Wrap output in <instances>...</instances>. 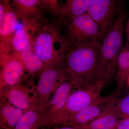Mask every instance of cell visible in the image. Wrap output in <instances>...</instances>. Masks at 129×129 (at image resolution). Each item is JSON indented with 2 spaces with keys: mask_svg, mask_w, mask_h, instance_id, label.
I'll list each match as a JSON object with an SVG mask.
<instances>
[{
  "mask_svg": "<svg viewBox=\"0 0 129 129\" xmlns=\"http://www.w3.org/2000/svg\"><path fill=\"white\" fill-rule=\"evenodd\" d=\"M102 42L69 49L64 63L70 75L84 87L99 80V62Z\"/></svg>",
  "mask_w": 129,
  "mask_h": 129,
  "instance_id": "6da1fadb",
  "label": "cell"
},
{
  "mask_svg": "<svg viewBox=\"0 0 129 129\" xmlns=\"http://www.w3.org/2000/svg\"><path fill=\"white\" fill-rule=\"evenodd\" d=\"M125 13L122 8L111 29L103 39L99 62V80L106 85L115 79L118 57L122 49Z\"/></svg>",
  "mask_w": 129,
  "mask_h": 129,
  "instance_id": "7a4b0ae2",
  "label": "cell"
},
{
  "mask_svg": "<svg viewBox=\"0 0 129 129\" xmlns=\"http://www.w3.org/2000/svg\"><path fill=\"white\" fill-rule=\"evenodd\" d=\"M56 21L45 24L34 37L33 49L46 67L64 62L69 48Z\"/></svg>",
  "mask_w": 129,
  "mask_h": 129,
  "instance_id": "3957f363",
  "label": "cell"
},
{
  "mask_svg": "<svg viewBox=\"0 0 129 129\" xmlns=\"http://www.w3.org/2000/svg\"><path fill=\"white\" fill-rule=\"evenodd\" d=\"M61 33L69 49L93 44L101 39L98 26L87 13L67 22L62 27Z\"/></svg>",
  "mask_w": 129,
  "mask_h": 129,
  "instance_id": "277c9868",
  "label": "cell"
},
{
  "mask_svg": "<svg viewBox=\"0 0 129 129\" xmlns=\"http://www.w3.org/2000/svg\"><path fill=\"white\" fill-rule=\"evenodd\" d=\"M106 85L101 81L84 87L74 88L67 99L64 108L51 125V128L61 125L67 118L83 110L101 97Z\"/></svg>",
  "mask_w": 129,
  "mask_h": 129,
  "instance_id": "5b68a950",
  "label": "cell"
},
{
  "mask_svg": "<svg viewBox=\"0 0 129 129\" xmlns=\"http://www.w3.org/2000/svg\"><path fill=\"white\" fill-rule=\"evenodd\" d=\"M36 86L39 115L45 110L50 96L69 76L64 61L46 67L39 73Z\"/></svg>",
  "mask_w": 129,
  "mask_h": 129,
  "instance_id": "8992f818",
  "label": "cell"
},
{
  "mask_svg": "<svg viewBox=\"0 0 129 129\" xmlns=\"http://www.w3.org/2000/svg\"><path fill=\"white\" fill-rule=\"evenodd\" d=\"M78 86L77 80L69 75L53 92L45 110L40 115V129L50 128L52 124L64 108L72 90Z\"/></svg>",
  "mask_w": 129,
  "mask_h": 129,
  "instance_id": "52a82bcc",
  "label": "cell"
},
{
  "mask_svg": "<svg viewBox=\"0 0 129 129\" xmlns=\"http://www.w3.org/2000/svg\"><path fill=\"white\" fill-rule=\"evenodd\" d=\"M122 8L116 0H91L87 13L98 26L101 39L111 29Z\"/></svg>",
  "mask_w": 129,
  "mask_h": 129,
  "instance_id": "ba28073f",
  "label": "cell"
},
{
  "mask_svg": "<svg viewBox=\"0 0 129 129\" xmlns=\"http://www.w3.org/2000/svg\"><path fill=\"white\" fill-rule=\"evenodd\" d=\"M112 94L102 96L94 103L67 118L62 126H75L89 123L103 115L112 113L109 109V103Z\"/></svg>",
  "mask_w": 129,
  "mask_h": 129,
  "instance_id": "9c48e42d",
  "label": "cell"
},
{
  "mask_svg": "<svg viewBox=\"0 0 129 129\" xmlns=\"http://www.w3.org/2000/svg\"><path fill=\"white\" fill-rule=\"evenodd\" d=\"M1 92V96L12 105L23 110L37 108L38 100L36 86L29 88L21 83L6 88Z\"/></svg>",
  "mask_w": 129,
  "mask_h": 129,
  "instance_id": "30bf717a",
  "label": "cell"
},
{
  "mask_svg": "<svg viewBox=\"0 0 129 129\" xmlns=\"http://www.w3.org/2000/svg\"><path fill=\"white\" fill-rule=\"evenodd\" d=\"M10 5L21 20L35 19L43 24L50 20L43 0H13Z\"/></svg>",
  "mask_w": 129,
  "mask_h": 129,
  "instance_id": "8fae6325",
  "label": "cell"
},
{
  "mask_svg": "<svg viewBox=\"0 0 129 129\" xmlns=\"http://www.w3.org/2000/svg\"><path fill=\"white\" fill-rule=\"evenodd\" d=\"M0 91L16 85L20 81L25 72L21 61L13 53L1 62Z\"/></svg>",
  "mask_w": 129,
  "mask_h": 129,
  "instance_id": "7c38bea8",
  "label": "cell"
},
{
  "mask_svg": "<svg viewBox=\"0 0 129 129\" xmlns=\"http://www.w3.org/2000/svg\"><path fill=\"white\" fill-rule=\"evenodd\" d=\"M18 19L9 3L2 17L0 19L1 56L11 55V41L16 31Z\"/></svg>",
  "mask_w": 129,
  "mask_h": 129,
  "instance_id": "4fadbf2b",
  "label": "cell"
},
{
  "mask_svg": "<svg viewBox=\"0 0 129 129\" xmlns=\"http://www.w3.org/2000/svg\"><path fill=\"white\" fill-rule=\"evenodd\" d=\"M91 0H66L61 5L60 13L56 19L61 26L78 16L88 13Z\"/></svg>",
  "mask_w": 129,
  "mask_h": 129,
  "instance_id": "5bb4252c",
  "label": "cell"
},
{
  "mask_svg": "<svg viewBox=\"0 0 129 129\" xmlns=\"http://www.w3.org/2000/svg\"><path fill=\"white\" fill-rule=\"evenodd\" d=\"M25 111L16 107L0 96L1 128L14 129Z\"/></svg>",
  "mask_w": 129,
  "mask_h": 129,
  "instance_id": "9a60e30c",
  "label": "cell"
},
{
  "mask_svg": "<svg viewBox=\"0 0 129 129\" xmlns=\"http://www.w3.org/2000/svg\"><path fill=\"white\" fill-rule=\"evenodd\" d=\"M34 36L24 25L16 30L11 41V54L26 51L34 50L33 43Z\"/></svg>",
  "mask_w": 129,
  "mask_h": 129,
  "instance_id": "2e32d148",
  "label": "cell"
},
{
  "mask_svg": "<svg viewBox=\"0 0 129 129\" xmlns=\"http://www.w3.org/2000/svg\"><path fill=\"white\" fill-rule=\"evenodd\" d=\"M129 75V47L122 48L118 57L115 80L117 91L120 92L127 84Z\"/></svg>",
  "mask_w": 129,
  "mask_h": 129,
  "instance_id": "e0dca14e",
  "label": "cell"
},
{
  "mask_svg": "<svg viewBox=\"0 0 129 129\" xmlns=\"http://www.w3.org/2000/svg\"><path fill=\"white\" fill-rule=\"evenodd\" d=\"M13 53L21 61L25 72L29 76H33L36 73H39L46 67L39 57L34 50Z\"/></svg>",
  "mask_w": 129,
  "mask_h": 129,
  "instance_id": "ac0fdd59",
  "label": "cell"
},
{
  "mask_svg": "<svg viewBox=\"0 0 129 129\" xmlns=\"http://www.w3.org/2000/svg\"><path fill=\"white\" fill-rule=\"evenodd\" d=\"M110 112L122 119L129 118V93L119 96L118 91L112 94L109 103Z\"/></svg>",
  "mask_w": 129,
  "mask_h": 129,
  "instance_id": "d6986e66",
  "label": "cell"
},
{
  "mask_svg": "<svg viewBox=\"0 0 129 129\" xmlns=\"http://www.w3.org/2000/svg\"><path fill=\"white\" fill-rule=\"evenodd\" d=\"M120 119L114 114H108L85 124L72 127L79 129H114Z\"/></svg>",
  "mask_w": 129,
  "mask_h": 129,
  "instance_id": "ffe728a7",
  "label": "cell"
},
{
  "mask_svg": "<svg viewBox=\"0 0 129 129\" xmlns=\"http://www.w3.org/2000/svg\"><path fill=\"white\" fill-rule=\"evenodd\" d=\"M37 108L26 110L14 129H40Z\"/></svg>",
  "mask_w": 129,
  "mask_h": 129,
  "instance_id": "44dd1931",
  "label": "cell"
},
{
  "mask_svg": "<svg viewBox=\"0 0 129 129\" xmlns=\"http://www.w3.org/2000/svg\"><path fill=\"white\" fill-rule=\"evenodd\" d=\"M124 31L127 37V41H129V20L125 25L124 28Z\"/></svg>",
  "mask_w": 129,
  "mask_h": 129,
  "instance_id": "7402d4cb",
  "label": "cell"
},
{
  "mask_svg": "<svg viewBox=\"0 0 129 129\" xmlns=\"http://www.w3.org/2000/svg\"><path fill=\"white\" fill-rule=\"evenodd\" d=\"M54 129H79L74 127L70 126H62L61 127H56Z\"/></svg>",
  "mask_w": 129,
  "mask_h": 129,
  "instance_id": "603a6c76",
  "label": "cell"
},
{
  "mask_svg": "<svg viewBox=\"0 0 129 129\" xmlns=\"http://www.w3.org/2000/svg\"><path fill=\"white\" fill-rule=\"evenodd\" d=\"M127 85H128V86L129 88V75L128 76V78H127Z\"/></svg>",
  "mask_w": 129,
  "mask_h": 129,
  "instance_id": "cb8c5ba5",
  "label": "cell"
},
{
  "mask_svg": "<svg viewBox=\"0 0 129 129\" xmlns=\"http://www.w3.org/2000/svg\"><path fill=\"white\" fill-rule=\"evenodd\" d=\"M1 129H5L3 128H1Z\"/></svg>",
  "mask_w": 129,
  "mask_h": 129,
  "instance_id": "d4e9b609",
  "label": "cell"
}]
</instances>
